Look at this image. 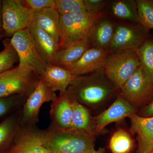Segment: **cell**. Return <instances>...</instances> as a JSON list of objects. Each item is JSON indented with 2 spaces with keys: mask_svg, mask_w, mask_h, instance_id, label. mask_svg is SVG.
I'll return each mask as SVG.
<instances>
[{
  "mask_svg": "<svg viewBox=\"0 0 153 153\" xmlns=\"http://www.w3.org/2000/svg\"><path fill=\"white\" fill-rule=\"evenodd\" d=\"M70 97L72 108V116L70 129L74 131L94 134L93 120L86 107Z\"/></svg>",
  "mask_w": 153,
  "mask_h": 153,
  "instance_id": "44dd1931",
  "label": "cell"
},
{
  "mask_svg": "<svg viewBox=\"0 0 153 153\" xmlns=\"http://www.w3.org/2000/svg\"><path fill=\"white\" fill-rule=\"evenodd\" d=\"M140 24L153 30V0H137Z\"/></svg>",
  "mask_w": 153,
  "mask_h": 153,
  "instance_id": "484cf974",
  "label": "cell"
},
{
  "mask_svg": "<svg viewBox=\"0 0 153 153\" xmlns=\"http://www.w3.org/2000/svg\"><path fill=\"white\" fill-rule=\"evenodd\" d=\"M110 12L113 16L118 19L140 24L136 1H114L111 6Z\"/></svg>",
  "mask_w": 153,
  "mask_h": 153,
  "instance_id": "603a6c76",
  "label": "cell"
},
{
  "mask_svg": "<svg viewBox=\"0 0 153 153\" xmlns=\"http://www.w3.org/2000/svg\"><path fill=\"white\" fill-rule=\"evenodd\" d=\"M10 41L18 54L19 66L31 68L40 76L44 73L47 64L38 53L29 28L16 32Z\"/></svg>",
  "mask_w": 153,
  "mask_h": 153,
  "instance_id": "8992f818",
  "label": "cell"
},
{
  "mask_svg": "<svg viewBox=\"0 0 153 153\" xmlns=\"http://www.w3.org/2000/svg\"><path fill=\"white\" fill-rule=\"evenodd\" d=\"M120 90V95L136 109L153 100V82L141 66Z\"/></svg>",
  "mask_w": 153,
  "mask_h": 153,
  "instance_id": "9c48e42d",
  "label": "cell"
},
{
  "mask_svg": "<svg viewBox=\"0 0 153 153\" xmlns=\"http://www.w3.org/2000/svg\"><path fill=\"white\" fill-rule=\"evenodd\" d=\"M128 117L131 130L137 136V153L150 152L153 149V116L143 117L135 113Z\"/></svg>",
  "mask_w": 153,
  "mask_h": 153,
  "instance_id": "5bb4252c",
  "label": "cell"
},
{
  "mask_svg": "<svg viewBox=\"0 0 153 153\" xmlns=\"http://www.w3.org/2000/svg\"><path fill=\"white\" fill-rule=\"evenodd\" d=\"M147 153V152H146V153Z\"/></svg>",
  "mask_w": 153,
  "mask_h": 153,
  "instance_id": "d590c367",
  "label": "cell"
},
{
  "mask_svg": "<svg viewBox=\"0 0 153 153\" xmlns=\"http://www.w3.org/2000/svg\"><path fill=\"white\" fill-rule=\"evenodd\" d=\"M104 16V12L61 16L59 49L65 48L77 41L88 39L95 22Z\"/></svg>",
  "mask_w": 153,
  "mask_h": 153,
  "instance_id": "277c9868",
  "label": "cell"
},
{
  "mask_svg": "<svg viewBox=\"0 0 153 153\" xmlns=\"http://www.w3.org/2000/svg\"><path fill=\"white\" fill-rule=\"evenodd\" d=\"M28 28L33 43L42 59L47 65L54 64L59 49V44L49 34L39 27L34 21Z\"/></svg>",
  "mask_w": 153,
  "mask_h": 153,
  "instance_id": "9a60e30c",
  "label": "cell"
},
{
  "mask_svg": "<svg viewBox=\"0 0 153 153\" xmlns=\"http://www.w3.org/2000/svg\"><path fill=\"white\" fill-rule=\"evenodd\" d=\"M22 108L0 123V152L9 149L21 126Z\"/></svg>",
  "mask_w": 153,
  "mask_h": 153,
  "instance_id": "7402d4cb",
  "label": "cell"
},
{
  "mask_svg": "<svg viewBox=\"0 0 153 153\" xmlns=\"http://www.w3.org/2000/svg\"><path fill=\"white\" fill-rule=\"evenodd\" d=\"M91 48L88 39L81 40L57 51L54 65L66 68L73 65Z\"/></svg>",
  "mask_w": 153,
  "mask_h": 153,
  "instance_id": "ffe728a7",
  "label": "cell"
},
{
  "mask_svg": "<svg viewBox=\"0 0 153 153\" xmlns=\"http://www.w3.org/2000/svg\"><path fill=\"white\" fill-rule=\"evenodd\" d=\"M105 153V150L104 149H101V148H100V149H98V150H94V151H93V152L92 153Z\"/></svg>",
  "mask_w": 153,
  "mask_h": 153,
  "instance_id": "836d02e7",
  "label": "cell"
},
{
  "mask_svg": "<svg viewBox=\"0 0 153 153\" xmlns=\"http://www.w3.org/2000/svg\"><path fill=\"white\" fill-rule=\"evenodd\" d=\"M140 116L143 117H150L153 116V100L149 104L144 107L138 113Z\"/></svg>",
  "mask_w": 153,
  "mask_h": 153,
  "instance_id": "1f68e13d",
  "label": "cell"
},
{
  "mask_svg": "<svg viewBox=\"0 0 153 153\" xmlns=\"http://www.w3.org/2000/svg\"><path fill=\"white\" fill-rule=\"evenodd\" d=\"M136 51L139 57L142 69L153 82V39H148Z\"/></svg>",
  "mask_w": 153,
  "mask_h": 153,
  "instance_id": "d4e9b609",
  "label": "cell"
},
{
  "mask_svg": "<svg viewBox=\"0 0 153 153\" xmlns=\"http://www.w3.org/2000/svg\"><path fill=\"white\" fill-rule=\"evenodd\" d=\"M86 12L91 14H96L103 12L107 1L103 0H84Z\"/></svg>",
  "mask_w": 153,
  "mask_h": 153,
  "instance_id": "4dcf8cb0",
  "label": "cell"
},
{
  "mask_svg": "<svg viewBox=\"0 0 153 153\" xmlns=\"http://www.w3.org/2000/svg\"><path fill=\"white\" fill-rule=\"evenodd\" d=\"M140 66L136 50H123L109 53L103 69L108 79L120 89Z\"/></svg>",
  "mask_w": 153,
  "mask_h": 153,
  "instance_id": "3957f363",
  "label": "cell"
},
{
  "mask_svg": "<svg viewBox=\"0 0 153 153\" xmlns=\"http://www.w3.org/2000/svg\"><path fill=\"white\" fill-rule=\"evenodd\" d=\"M150 153H153V149L152 150V151H151V152H150Z\"/></svg>",
  "mask_w": 153,
  "mask_h": 153,
  "instance_id": "e575fe53",
  "label": "cell"
},
{
  "mask_svg": "<svg viewBox=\"0 0 153 153\" xmlns=\"http://www.w3.org/2000/svg\"><path fill=\"white\" fill-rule=\"evenodd\" d=\"M149 38L150 30L141 24L120 23L116 26L108 52L136 50Z\"/></svg>",
  "mask_w": 153,
  "mask_h": 153,
  "instance_id": "52a82bcc",
  "label": "cell"
},
{
  "mask_svg": "<svg viewBox=\"0 0 153 153\" xmlns=\"http://www.w3.org/2000/svg\"><path fill=\"white\" fill-rule=\"evenodd\" d=\"M57 98L55 92L40 78L35 90L28 96L22 107L21 126H36L39 121V112L42 105L45 102L55 101Z\"/></svg>",
  "mask_w": 153,
  "mask_h": 153,
  "instance_id": "30bf717a",
  "label": "cell"
},
{
  "mask_svg": "<svg viewBox=\"0 0 153 153\" xmlns=\"http://www.w3.org/2000/svg\"><path fill=\"white\" fill-rule=\"evenodd\" d=\"M34 12L26 7L23 1L3 0V30L7 36L29 28L33 21Z\"/></svg>",
  "mask_w": 153,
  "mask_h": 153,
  "instance_id": "ba28073f",
  "label": "cell"
},
{
  "mask_svg": "<svg viewBox=\"0 0 153 153\" xmlns=\"http://www.w3.org/2000/svg\"><path fill=\"white\" fill-rule=\"evenodd\" d=\"M117 90L105 76L102 68L74 76L66 93L84 106L94 108L109 99Z\"/></svg>",
  "mask_w": 153,
  "mask_h": 153,
  "instance_id": "6da1fadb",
  "label": "cell"
},
{
  "mask_svg": "<svg viewBox=\"0 0 153 153\" xmlns=\"http://www.w3.org/2000/svg\"><path fill=\"white\" fill-rule=\"evenodd\" d=\"M18 61V54L10 41L5 44L4 50L0 52V73L11 69Z\"/></svg>",
  "mask_w": 153,
  "mask_h": 153,
  "instance_id": "f1b7e54d",
  "label": "cell"
},
{
  "mask_svg": "<svg viewBox=\"0 0 153 153\" xmlns=\"http://www.w3.org/2000/svg\"><path fill=\"white\" fill-rule=\"evenodd\" d=\"M60 17L61 16L56 9L49 8L39 12H34L33 21L39 27L49 34L59 44Z\"/></svg>",
  "mask_w": 153,
  "mask_h": 153,
  "instance_id": "d6986e66",
  "label": "cell"
},
{
  "mask_svg": "<svg viewBox=\"0 0 153 153\" xmlns=\"http://www.w3.org/2000/svg\"><path fill=\"white\" fill-rule=\"evenodd\" d=\"M75 76L64 67L54 64L47 65L40 78L54 92L66 93L71 80Z\"/></svg>",
  "mask_w": 153,
  "mask_h": 153,
  "instance_id": "ac0fdd59",
  "label": "cell"
},
{
  "mask_svg": "<svg viewBox=\"0 0 153 153\" xmlns=\"http://www.w3.org/2000/svg\"><path fill=\"white\" fill-rule=\"evenodd\" d=\"M55 2L60 16L87 13L84 0H55Z\"/></svg>",
  "mask_w": 153,
  "mask_h": 153,
  "instance_id": "4316f807",
  "label": "cell"
},
{
  "mask_svg": "<svg viewBox=\"0 0 153 153\" xmlns=\"http://www.w3.org/2000/svg\"><path fill=\"white\" fill-rule=\"evenodd\" d=\"M109 146L112 153H129L133 149L134 141L128 132L119 129L111 136Z\"/></svg>",
  "mask_w": 153,
  "mask_h": 153,
  "instance_id": "cb8c5ba5",
  "label": "cell"
},
{
  "mask_svg": "<svg viewBox=\"0 0 153 153\" xmlns=\"http://www.w3.org/2000/svg\"><path fill=\"white\" fill-rule=\"evenodd\" d=\"M7 153H50L44 145L43 130L36 126H21Z\"/></svg>",
  "mask_w": 153,
  "mask_h": 153,
  "instance_id": "8fae6325",
  "label": "cell"
},
{
  "mask_svg": "<svg viewBox=\"0 0 153 153\" xmlns=\"http://www.w3.org/2000/svg\"><path fill=\"white\" fill-rule=\"evenodd\" d=\"M50 114L51 124L56 128L62 130L70 128L72 116L71 98L66 93L60 94L51 105Z\"/></svg>",
  "mask_w": 153,
  "mask_h": 153,
  "instance_id": "2e32d148",
  "label": "cell"
},
{
  "mask_svg": "<svg viewBox=\"0 0 153 153\" xmlns=\"http://www.w3.org/2000/svg\"><path fill=\"white\" fill-rule=\"evenodd\" d=\"M23 2L26 7L34 12H39L44 9H56L55 0H25Z\"/></svg>",
  "mask_w": 153,
  "mask_h": 153,
  "instance_id": "f546056e",
  "label": "cell"
},
{
  "mask_svg": "<svg viewBox=\"0 0 153 153\" xmlns=\"http://www.w3.org/2000/svg\"><path fill=\"white\" fill-rule=\"evenodd\" d=\"M108 54L105 49L91 47L76 63L65 68L74 76L89 74L103 68Z\"/></svg>",
  "mask_w": 153,
  "mask_h": 153,
  "instance_id": "4fadbf2b",
  "label": "cell"
},
{
  "mask_svg": "<svg viewBox=\"0 0 153 153\" xmlns=\"http://www.w3.org/2000/svg\"><path fill=\"white\" fill-rule=\"evenodd\" d=\"M116 25L105 16L98 19L91 28L88 38L91 47L108 51Z\"/></svg>",
  "mask_w": 153,
  "mask_h": 153,
  "instance_id": "e0dca14e",
  "label": "cell"
},
{
  "mask_svg": "<svg viewBox=\"0 0 153 153\" xmlns=\"http://www.w3.org/2000/svg\"><path fill=\"white\" fill-rule=\"evenodd\" d=\"M40 79V75L33 69L19 65L0 73V97L16 94L28 97Z\"/></svg>",
  "mask_w": 153,
  "mask_h": 153,
  "instance_id": "5b68a950",
  "label": "cell"
},
{
  "mask_svg": "<svg viewBox=\"0 0 153 153\" xmlns=\"http://www.w3.org/2000/svg\"><path fill=\"white\" fill-rule=\"evenodd\" d=\"M43 136L50 153H92L95 150L94 134L60 129L51 124L43 130Z\"/></svg>",
  "mask_w": 153,
  "mask_h": 153,
  "instance_id": "7a4b0ae2",
  "label": "cell"
},
{
  "mask_svg": "<svg viewBox=\"0 0 153 153\" xmlns=\"http://www.w3.org/2000/svg\"><path fill=\"white\" fill-rule=\"evenodd\" d=\"M136 112V109L120 94L109 108L93 120L94 133L101 131L109 124L128 117Z\"/></svg>",
  "mask_w": 153,
  "mask_h": 153,
  "instance_id": "7c38bea8",
  "label": "cell"
},
{
  "mask_svg": "<svg viewBox=\"0 0 153 153\" xmlns=\"http://www.w3.org/2000/svg\"><path fill=\"white\" fill-rule=\"evenodd\" d=\"M2 1L0 0V30H3L2 21Z\"/></svg>",
  "mask_w": 153,
  "mask_h": 153,
  "instance_id": "d6a6232c",
  "label": "cell"
},
{
  "mask_svg": "<svg viewBox=\"0 0 153 153\" xmlns=\"http://www.w3.org/2000/svg\"><path fill=\"white\" fill-rule=\"evenodd\" d=\"M27 97L21 94L0 97V117L7 114L12 110L21 109Z\"/></svg>",
  "mask_w": 153,
  "mask_h": 153,
  "instance_id": "83f0119b",
  "label": "cell"
}]
</instances>
